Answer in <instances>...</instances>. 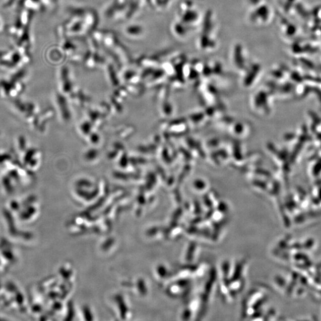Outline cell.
<instances>
[{"label":"cell","mask_w":321,"mask_h":321,"mask_svg":"<svg viewBox=\"0 0 321 321\" xmlns=\"http://www.w3.org/2000/svg\"><path fill=\"white\" fill-rule=\"evenodd\" d=\"M2 28V22L1 21H0V30H1Z\"/></svg>","instance_id":"1"}]
</instances>
